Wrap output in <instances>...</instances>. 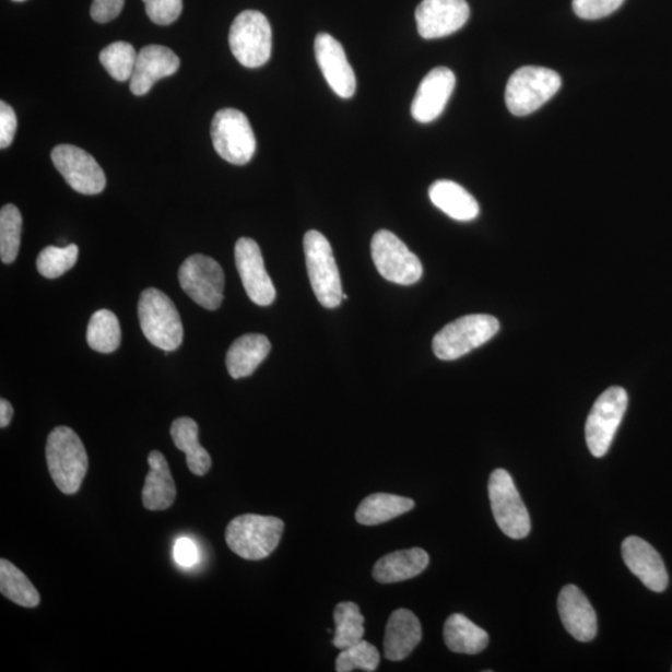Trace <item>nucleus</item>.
Here are the masks:
<instances>
[{"instance_id": "obj_1", "label": "nucleus", "mask_w": 672, "mask_h": 672, "mask_svg": "<svg viewBox=\"0 0 672 672\" xmlns=\"http://www.w3.org/2000/svg\"><path fill=\"white\" fill-rule=\"evenodd\" d=\"M45 455L57 487L64 495H75L86 476L89 459L85 446L74 429L68 426L54 428L48 436Z\"/></svg>"}, {"instance_id": "obj_2", "label": "nucleus", "mask_w": 672, "mask_h": 672, "mask_svg": "<svg viewBox=\"0 0 672 672\" xmlns=\"http://www.w3.org/2000/svg\"><path fill=\"white\" fill-rule=\"evenodd\" d=\"M138 311L142 333L152 345L165 352L181 346L182 320L174 302L164 292L155 288L143 291Z\"/></svg>"}, {"instance_id": "obj_3", "label": "nucleus", "mask_w": 672, "mask_h": 672, "mask_svg": "<svg viewBox=\"0 0 672 672\" xmlns=\"http://www.w3.org/2000/svg\"><path fill=\"white\" fill-rule=\"evenodd\" d=\"M284 532L282 519L271 516L244 515L232 519L226 542L232 552L246 561H262L271 555Z\"/></svg>"}, {"instance_id": "obj_4", "label": "nucleus", "mask_w": 672, "mask_h": 672, "mask_svg": "<svg viewBox=\"0 0 672 672\" xmlns=\"http://www.w3.org/2000/svg\"><path fill=\"white\" fill-rule=\"evenodd\" d=\"M304 255L317 299L322 307H339L343 300V285L329 240L318 231L307 232L304 236Z\"/></svg>"}, {"instance_id": "obj_5", "label": "nucleus", "mask_w": 672, "mask_h": 672, "mask_svg": "<svg viewBox=\"0 0 672 672\" xmlns=\"http://www.w3.org/2000/svg\"><path fill=\"white\" fill-rule=\"evenodd\" d=\"M499 330V321L487 314H472L444 327L434 338L433 349L440 361L451 362L486 344Z\"/></svg>"}, {"instance_id": "obj_6", "label": "nucleus", "mask_w": 672, "mask_h": 672, "mask_svg": "<svg viewBox=\"0 0 672 672\" xmlns=\"http://www.w3.org/2000/svg\"><path fill=\"white\" fill-rule=\"evenodd\" d=\"M561 86L562 79L554 70L542 67L518 69L506 87L508 110L516 116L531 115L549 103Z\"/></svg>"}, {"instance_id": "obj_7", "label": "nucleus", "mask_w": 672, "mask_h": 672, "mask_svg": "<svg viewBox=\"0 0 672 672\" xmlns=\"http://www.w3.org/2000/svg\"><path fill=\"white\" fill-rule=\"evenodd\" d=\"M229 48L233 56L246 68L267 64L272 56V28L261 12H241L229 31Z\"/></svg>"}, {"instance_id": "obj_8", "label": "nucleus", "mask_w": 672, "mask_h": 672, "mask_svg": "<svg viewBox=\"0 0 672 672\" xmlns=\"http://www.w3.org/2000/svg\"><path fill=\"white\" fill-rule=\"evenodd\" d=\"M488 495L493 517L507 537L523 540L531 532V518L512 476L502 469L491 473Z\"/></svg>"}, {"instance_id": "obj_9", "label": "nucleus", "mask_w": 672, "mask_h": 672, "mask_svg": "<svg viewBox=\"0 0 672 672\" xmlns=\"http://www.w3.org/2000/svg\"><path fill=\"white\" fill-rule=\"evenodd\" d=\"M211 137L214 150L232 165H246L256 154L254 129L239 110L223 109L214 115Z\"/></svg>"}, {"instance_id": "obj_10", "label": "nucleus", "mask_w": 672, "mask_h": 672, "mask_svg": "<svg viewBox=\"0 0 672 672\" xmlns=\"http://www.w3.org/2000/svg\"><path fill=\"white\" fill-rule=\"evenodd\" d=\"M372 257L376 269L385 280L400 285L415 284L424 269L416 255L387 229L376 232L372 239Z\"/></svg>"}, {"instance_id": "obj_11", "label": "nucleus", "mask_w": 672, "mask_h": 672, "mask_svg": "<svg viewBox=\"0 0 672 672\" xmlns=\"http://www.w3.org/2000/svg\"><path fill=\"white\" fill-rule=\"evenodd\" d=\"M181 288L194 303L208 310H217L223 302L224 272L213 258L203 255L188 257L178 271Z\"/></svg>"}, {"instance_id": "obj_12", "label": "nucleus", "mask_w": 672, "mask_h": 672, "mask_svg": "<svg viewBox=\"0 0 672 672\" xmlns=\"http://www.w3.org/2000/svg\"><path fill=\"white\" fill-rule=\"evenodd\" d=\"M627 408V393L621 387L605 390L594 402L586 424V440L594 457H603L611 448Z\"/></svg>"}, {"instance_id": "obj_13", "label": "nucleus", "mask_w": 672, "mask_h": 672, "mask_svg": "<svg viewBox=\"0 0 672 672\" xmlns=\"http://www.w3.org/2000/svg\"><path fill=\"white\" fill-rule=\"evenodd\" d=\"M54 166L74 191L98 194L105 190L106 177L97 161L83 149L59 145L51 151Z\"/></svg>"}, {"instance_id": "obj_14", "label": "nucleus", "mask_w": 672, "mask_h": 672, "mask_svg": "<svg viewBox=\"0 0 672 672\" xmlns=\"http://www.w3.org/2000/svg\"><path fill=\"white\" fill-rule=\"evenodd\" d=\"M237 271L250 300L268 307L275 300L276 292L267 273L261 248L256 240L239 238L235 248Z\"/></svg>"}, {"instance_id": "obj_15", "label": "nucleus", "mask_w": 672, "mask_h": 672, "mask_svg": "<svg viewBox=\"0 0 672 672\" xmlns=\"http://www.w3.org/2000/svg\"><path fill=\"white\" fill-rule=\"evenodd\" d=\"M415 16L421 37L438 39L460 31L468 23L470 7L465 0H423Z\"/></svg>"}, {"instance_id": "obj_16", "label": "nucleus", "mask_w": 672, "mask_h": 672, "mask_svg": "<svg viewBox=\"0 0 672 672\" xmlns=\"http://www.w3.org/2000/svg\"><path fill=\"white\" fill-rule=\"evenodd\" d=\"M318 66L333 92L351 98L356 92V76L346 58L343 45L330 34L320 33L314 42Z\"/></svg>"}, {"instance_id": "obj_17", "label": "nucleus", "mask_w": 672, "mask_h": 672, "mask_svg": "<svg viewBox=\"0 0 672 672\" xmlns=\"http://www.w3.org/2000/svg\"><path fill=\"white\" fill-rule=\"evenodd\" d=\"M455 86L456 76L451 69L438 67L429 71L412 102V118L420 123L435 121L444 113Z\"/></svg>"}, {"instance_id": "obj_18", "label": "nucleus", "mask_w": 672, "mask_h": 672, "mask_svg": "<svg viewBox=\"0 0 672 672\" xmlns=\"http://www.w3.org/2000/svg\"><path fill=\"white\" fill-rule=\"evenodd\" d=\"M623 559L645 587L661 593L669 586L664 561L653 546L639 537H627L622 545Z\"/></svg>"}, {"instance_id": "obj_19", "label": "nucleus", "mask_w": 672, "mask_h": 672, "mask_svg": "<svg viewBox=\"0 0 672 672\" xmlns=\"http://www.w3.org/2000/svg\"><path fill=\"white\" fill-rule=\"evenodd\" d=\"M178 69L179 59L172 49L163 45H148L138 54L130 80L132 94L146 95L158 80L176 74Z\"/></svg>"}, {"instance_id": "obj_20", "label": "nucleus", "mask_w": 672, "mask_h": 672, "mask_svg": "<svg viewBox=\"0 0 672 672\" xmlns=\"http://www.w3.org/2000/svg\"><path fill=\"white\" fill-rule=\"evenodd\" d=\"M558 611L566 630L581 642L596 638L598 633L597 614L588 598L576 586H566L561 590Z\"/></svg>"}, {"instance_id": "obj_21", "label": "nucleus", "mask_w": 672, "mask_h": 672, "mask_svg": "<svg viewBox=\"0 0 672 672\" xmlns=\"http://www.w3.org/2000/svg\"><path fill=\"white\" fill-rule=\"evenodd\" d=\"M423 639L417 616L408 609H398L390 616L385 632L384 651L390 661L406 659Z\"/></svg>"}, {"instance_id": "obj_22", "label": "nucleus", "mask_w": 672, "mask_h": 672, "mask_svg": "<svg viewBox=\"0 0 672 672\" xmlns=\"http://www.w3.org/2000/svg\"><path fill=\"white\" fill-rule=\"evenodd\" d=\"M150 471L142 490V504L149 510H166L175 504L176 485L166 457L152 451L148 459Z\"/></svg>"}, {"instance_id": "obj_23", "label": "nucleus", "mask_w": 672, "mask_h": 672, "mask_svg": "<svg viewBox=\"0 0 672 672\" xmlns=\"http://www.w3.org/2000/svg\"><path fill=\"white\" fill-rule=\"evenodd\" d=\"M272 344L262 334H247L240 337L228 349L226 365L233 379L248 378L261 365Z\"/></svg>"}, {"instance_id": "obj_24", "label": "nucleus", "mask_w": 672, "mask_h": 672, "mask_svg": "<svg viewBox=\"0 0 672 672\" xmlns=\"http://www.w3.org/2000/svg\"><path fill=\"white\" fill-rule=\"evenodd\" d=\"M429 563L427 552L421 549L402 550L385 555L375 564L373 576L382 585L415 578Z\"/></svg>"}, {"instance_id": "obj_25", "label": "nucleus", "mask_w": 672, "mask_h": 672, "mask_svg": "<svg viewBox=\"0 0 672 672\" xmlns=\"http://www.w3.org/2000/svg\"><path fill=\"white\" fill-rule=\"evenodd\" d=\"M428 196L438 210L456 221L470 222L479 216L478 201L459 184L438 179L429 187Z\"/></svg>"}, {"instance_id": "obj_26", "label": "nucleus", "mask_w": 672, "mask_h": 672, "mask_svg": "<svg viewBox=\"0 0 672 672\" xmlns=\"http://www.w3.org/2000/svg\"><path fill=\"white\" fill-rule=\"evenodd\" d=\"M172 437L179 451L186 453L188 469L196 476H204L212 468L211 456L199 441V425L190 417H179L172 426Z\"/></svg>"}, {"instance_id": "obj_27", "label": "nucleus", "mask_w": 672, "mask_h": 672, "mask_svg": "<svg viewBox=\"0 0 672 672\" xmlns=\"http://www.w3.org/2000/svg\"><path fill=\"white\" fill-rule=\"evenodd\" d=\"M447 648L457 653L476 656L488 647V634L462 614H452L445 623Z\"/></svg>"}, {"instance_id": "obj_28", "label": "nucleus", "mask_w": 672, "mask_h": 672, "mask_svg": "<svg viewBox=\"0 0 672 672\" xmlns=\"http://www.w3.org/2000/svg\"><path fill=\"white\" fill-rule=\"evenodd\" d=\"M414 507L415 502L411 498L390 495V493H374L358 506L355 518L361 524L378 526L410 512Z\"/></svg>"}, {"instance_id": "obj_29", "label": "nucleus", "mask_w": 672, "mask_h": 672, "mask_svg": "<svg viewBox=\"0 0 672 672\" xmlns=\"http://www.w3.org/2000/svg\"><path fill=\"white\" fill-rule=\"evenodd\" d=\"M0 593L24 608H37L40 594L33 582L13 563L0 561Z\"/></svg>"}, {"instance_id": "obj_30", "label": "nucleus", "mask_w": 672, "mask_h": 672, "mask_svg": "<svg viewBox=\"0 0 672 672\" xmlns=\"http://www.w3.org/2000/svg\"><path fill=\"white\" fill-rule=\"evenodd\" d=\"M86 340L97 353L110 354L121 343V328L118 317L107 309L97 310L89 321Z\"/></svg>"}, {"instance_id": "obj_31", "label": "nucleus", "mask_w": 672, "mask_h": 672, "mask_svg": "<svg viewBox=\"0 0 672 672\" xmlns=\"http://www.w3.org/2000/svg\"><path fill=\"white\" fill-rule=\"evenodd\" d=\"M335 634L331 644L340 650L362 641L365 635V617L353 602H344L337 605L334 611Z\"/></svg>"}, {"instance_id": "obj_32", "label": "nucleus", "mask_w": 672, "mask_h": 672, "mask_svg": "<svg viewBox=\"0 0 672 672\" xmlns=\"http://www.w3.org/2000/svg\"><path fill=\"white\" fill-rule=\"evenodd\" d=\"M22 213L14 204H5L0 211V258L5 264L15 261L22 239Z\"/></svg>"}, {"instance_id": "obj_33", "label": "nucleus", "mask_w": 672, "mask_h": 672, "mask_svg": "<svg viewBox=\"0 0 672 672\" xmlns=\"http://www.w3.org/2000/svg\"><path fill=\"white\" fill-rule=\"evenodd\" d=\"M98 59L115 80L127 82L131 80L138 52L130 43L116 42L103 49Z\"/></svg>"}, {"instance_id": "obj_34", "label": "nucleus", "mask_w": 672, "mask_h": 672, "mask_svg": "<svg viewBox=\"0 0 672 672\" xmlns=\"http://www.w3.org/2000/svg\"><path fill=\"white\" fill-rule=\"evenodd\" d=\"M78 257L79 248L76 245L49 246L44 248L38 256V272L48 280H57L76 264Z\"/></svg>"}, {"instance_id": "obj_35", "label": "nucleus", "mask_w": 672, "mask_h": 672, "mask_svg": "<svg viewBox=\"0 0 672 672\" xmlns=\"http://www.w3.org/2000/svg\"><path fill=\"white\" fill-rule=\"evenodd\" d=\"M379 662L380 653L378 649L373 644L363 639L339 653L335 670L338 672H352L355 670L373 672L378 669Z\"/></svg>"}, {"instance_id": "obj_36", "label": "nucleus", "mask_w": 672, "mask_h": 672, "mask_svg": "<svg viewBox=\"0 0 672 672\" xmlns=\"http://www.w3.org/2000/svg\"><path fill=\"white\" fill-rule=\"evenodd\" d=\"M623 3L624 0H573V11L581 20L596 21L611 15Z\"/></svg>"}, {"instance_id": "obj_37", "label": "nucleus", "mask_w": 672, "mask_h": 672, "mask_svg": "<svg viewBox=\"0 0 672 672\" xmlns=\"http://www.w3.org/2000/svg\"><path fill=\"white\" fill-rule=\"evenodd\" d=\"M152 22L158 25H169L182 13V0H142Z\"/></svg>"}, {"instance_id": "obj_38", "label": "nucleus", "mask_w": 672, "mask_h": 672, "mask_svg": "<svg viewBox=\"0 0 672 672\" xmlns=\"http://www.w3.org/2000/svg\"><path fill=\"white\" fill-rule=\"evenodd\" d=\"M174 559L179 567L192 568L200 559L197 544L188 537L178 538L174 545Z\"/></svg>"}, {"instance_id": "obj_39", "label": "nucleus", "mask_w": 672, "mask_h": 672, "mask_svg": "<svg viewBox=\"0 0 672 672\" xmlns=\"http://www.w3.org/2000/svg\"><path fill=\"white\" fill-rule=\"evenodd\" d=\"M17 127V120L13 107L4 102L0 103V148L7 149L12 145Z\"/></svg>"}, {"instance_id": "obj_40", "label": "nucleus", "mask_w": 672, "mask_h": 672, "mask_svg": "<svg viewBox=\"0 0 672 672\" xmlns=\"http://www.w3.org/2000/svg\"><path fill=\"white\" fill-rule=\"evenodd\" d=\"M125 5V0H94L92 17L97 23H109L118 17Z\"/></svg>"}, {"instance_id": "obj_41", "label": "nucleus", "mask_w": 672, "mask_h": 672, "mask_svg": "<svg viewBox=\"0 0 672 672\" xmlns=\"http://www.w3.org/2000/svg\"><path fill=\"white\" fill-rule=\"evenodd\" d=\"M13 415L12 403L5 399L0 400V427H8L12 423Z\"/></svg>"}, {"instance_id": "obj_42", "label": "nucleus", "mask_w": 672, "mask_h": 672, "mask_svg": "<svg viewBox=\"0 0 672 672\" xmlns=\"http://www.w3.org/2000/svg\"><path fill=\"white\" fill-rule=\"evenodd\" d=\"M13 2H25V0H13Z\"/></svg>"}]
</instances>
